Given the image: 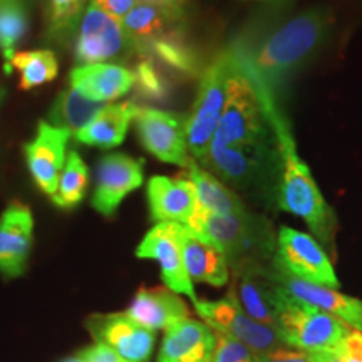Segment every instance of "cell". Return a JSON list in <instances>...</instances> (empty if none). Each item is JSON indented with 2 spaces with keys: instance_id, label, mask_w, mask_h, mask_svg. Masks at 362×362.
Segmentation results:
<instances>
[{
  "instance_id": "1",
  "label": "cell",
  "mask_w": 362,
  "mask_h": 362,
  "mask_svg": "<svg viewBox=\"0 0 362 362\" xmlns=\"http://www.w3.org/2000/svg\"><path fill=\"white\" fill-rule=\"evenodd\" d=\"M330 24L332 16L327 8L310 7L259 39L247 35L228 51L252 84L275 96L280 86L322 45Z\"/></svg>"
},
{
  "instance_id": "2",
  "label": "cell",
  "mask_w": 362,
  "mask_h": 362,
  "mask_svg": "<svg viewBox=\"0 0 362 362\" xmlns=\"http://www.w3.org/2000/svg\"><path fill=\"white\" fill-rule=\"evenodd\" d=\"M264 112L275 136L280 158V170L275 198L287 214L302 218L314 233L320 245L334 252V238L337 232V218L325 202L309 166L297 155L292 128L284 116L277 101L264 104Z\"/></svg>"
},
{
  "instance_id": "3",
  "label": "cell",
  "mask_w": 362,
  "mask_h": 362,
  "mask_svg": "<svg viewBox=\"0 0 362 362\" xmlns=\"http://www.w3.org/2000/svg\"><path fill=\"white\" fill-rule=\"evenodd\" d=\"M187 226L194 235L218 248L232 265L242 262L262 264L275 250L270 223L250 211L221 215L197 206Z\"/></svg>"
},
{
  "instance_id": "4",
  "label": "cell",
  "mask_w": 362,
  "mask_h": 362,
  "mask_svg": "<svg viewBox=\"0 0 362 362\" xmlns=\"http://www.w3.org/2000/svg\"><path fill=\"white\" fill-rule=\"evenodd\" d=\"M210 146L238 149L277 146L255 89L237 66L235 59L226 103Z\"/></svg>"
},
{
  "instance_id": "5",
  "label": "cell",
  "mask_w": 362,
  "mask_h": 362,
  "mask_svg": "<svg viewBox=\"0 0 362 362\" xmlns=\"http://www.w3.org/2000/svg\"><path fill=\"white\" fill-rule=\"evenodd\" d=\"M274 329L284 346L307 352L334 351L352 330L336 317L292 298L284 288Z\"/></svg>"
},
{
  "instance_id": "6",
  "label": "cell",
  "mask_w": 362,
  "mask_h": 362,
  "mask_svg": "<svg viewBox=\"0 0 362 362\" xmlns=\"http://www.w3.org/2000/svg\"><path fill=\"white\" fill-rule=\"evenodd\" d=\"M233 59L228 49L203 71L192 115L187 119V146L194 161L205 160L223 112Z\"/></svg>"
},
{
  "instance_id": "7",
  "label": "cell",
  "mask_w": 362,
  "mask_h": 362,
  "mask_svg": "<svg viewBox=\"0 0 362 362\" xmlns=\"http://www.w3.org/2000/svg\"><path fill=\"white\" fill-rule=\"evenodd\" d=\"M193 305L200 319L215 334L245 344L255 354L284 346L277 330L253 320L240 307L232 291L220 300H200L198 298L197 302H193Z\"/></svg>"
},
{
  "instance_id": "8",
  "label": "cell",
  "mask_w": 362,
  "mask_h": 362,
  "mask_svg": "<svg viewBox=\"0 0 362 362\" xmlns=\"http://www.w3.org/2000/svg\"><path fill=\"white\" fill-rule=\"evenodd\" d=\"M274 269L310 284L330 288L341 287L325 248L314 237L291 226L279 230Z\"/></svg>"
},
{
  "instance_id": "9",
  "label": "cell",
  "mask_w": 362,
  "mask_h": 362,
  "mask_svg": "<svg viewBox=\"0 0 362 362\" xmlns=\"http://www.w3.org/2000/svg\"><path fill=\"white\" fill-rule=\"evenodd\" d=\"M136 134L143 148L163 163L187 170L192 165L187 146V119L181 115L139 107L134 116Z\"/></svg>"
},
{
  "instance_id": "10",
  "label": "cell",
  "mask_w": 362,
  "mask_h": 362,
  "mask_svg": "<svg viewBox=\"0 0 362 362\" xmlns=\"http://www.w3.org/2000/svg\"><path fill=\"white\" fill-rule=\"evenodd\" d=\"M133 52L121 22L89 4L79 21L74 57L79 64H101Z\"/></svg>"
},
{
  "instance_id": "11",
  "label": "cell",
  "mask_w": 362,
  "mask_h": 362,
  "mask_svg": "<svg viewBox=\"0 0 362 362\" xmlns=\"http://www.w3.org/2000/svg\"><path fill=\"white\" fill-rule=\"evenodd\" d=\"M138 259L156 260L160 264L163 282L175 293H185L193 302L198 300L193 282L189 280L187 269L183 264V253L180 243V225L178 223H156L144 235L138 248Z\"/></svg>"
},
{
  "instance_id": "12",
  "label": "cell",
  "mask_w": 362,
  "mask_h": 362,
  "mask_svg": "<svg viewBox=\"0 0 362 362\" xmlns=\"http://www.w3.org/2000/svg\"><path fill=\"white\" fill-rule=\"evenodd\" d=\"M233 269L232 292L240 307L257 322L275 327L282 287L275 282L272 269L260 262H242L233 265Z\"/></svg>"
},
{
  "instance_id": "13",
  "label": "cell",
  "mask_w": 362,
  "mask_h": 362,
  "mask_svg": "<svg viewBox=\"0 0 362 362\" xmlns=\"http://www.w3.org/2000/svg\"><path fill=\"white\" fill-rule=\"evenodd\" d=\"M143 160H134L123 153L104 155L96 166V188H94V210L103 216H112L131 192L143 185Z\"/></svg>"
},
{
  "instance_id": "14",
  "label": "cell",
  "mask_w": 362,
  "mask_h": 362,
  "mask_svg": "<svg viewBox=\"0 0 362 362\" xmlns=\"http://www.w3.org/2000/svg\"><path fill=\"white\" fill-rule=\"evenodd\" d=\"M94 341L104 344L126 362H148L155 349L156 332L141 327L124 314H99L86 320Z\"/></svg>"
},
{
  "instance_id": "15",
  "label": "cell",
  "mask_w": 362,
  "mask_h": 362,
  "mask_svg": "<svg viewBox=\"0 0 362 362\" xmlns=\"http://www.w3.org/2000/svg\"><path fill=\"white\" fill-rule=\"evenodd\" d=\"M69 138V131L52 126L47 121H39L34 139L24 144V156L29 173L37 188L47 197L56 193L59 176L67 158Z\"/></svg>"
},
{
  "instance_id": "16",
  "label": "cell",
  "mask_w": 362,
  "mask_h": 362,
  "mask_svg": "<svg viewBox=\"0 0 362 362\" xmlns=\"http://www.w3.org/2000/svg\"><path fill=\"white\" fill-rule=\"evenodd\" d=\"M275 282L284 288L292 298L307 304L325 314L336 317L354 330H362V300L361 298L346 296L337 288L324 287L305 282V280L291 277L277 269H272Z\"/></svg>"
},
{
  "instance_id": "17",
  "label": "cell",
  "mask_w": 362,
  "mask_h": 362,
  "mask_svg": "<svg viewBox=\"0 0 362 362\" xmlns=\"http://www.w3.org/2000/svg\"><path fill=\"white\" fill-rule=\"evenodd\" d=\"M34 240V216L21 202H11L0 215V274L19 277L25 272Z\"/></svg>"
},
{
  "instance_id": "18",
  "label": "cell",
  "mask_w": 362,
  "mask_h": 362,
  "mask_svg": "<svg viewBox=\"0 0 362 362\" xmlns=\"http://www.w3.org/2000/svg\"><path fill=\"white\" fill-rule=\"evenodd\" d=\"M183 8L178 4H163L139 0L128 16L121 21L126 37L134 52H141L148 44L176 30H183Z\"/></svg>"
},
{
  "instance_id": "19",
  "label": "cell",
  "mask_w": 362,
  "mask_h": 362,
  "mask_svg": "<svg viewBox=\"0 0 362 362\" xmlns=\"http://www.w3.org/2000/svg\"><path fill=\"white\" fill-rule=\"evenodd\" d=\"M148 202L151 218L156 223H178L187 226L197 211V194L189 178L153 176L148 181Z\"/></svg>"
},
{
  "instance_id": "20",
  "label": "cell",
  "mask_w": 362,
  "mask_h": 362,
  "mask_svg": "<svg viewBox=\"0 0 362 362\" xmlns=\"http://www.w3.org/2000/svg\"><path fill=\"white\" fill-rule=\"evenodd\" d=\"M216 334L203 320H178L166 329L158 362H211Z\"/></svg>"
},
{
  "instance_id": "21",
  "label": "cell",
  "mask_w": 362,
  "mask_h": 362,
  "mask_svg": "<svg viewBox=\"0 0 362 362\" xmlns=\"http://www.w3.org/2000/svg\"><path fill=\"white\" fill-rule=\"evenodd\" d=\"M71 88L89 101L110 103L129 93L134 86V72L119 64H88L74 67L69 74Z\"/></svg>"
},
{
  "instance_id": "22",
  "label": "cell",
  "mask_w": 362,
  "mask_h": 362,
  "mask_svg": "<svg viewBox=\"0 0 362 362\" xmlns=\"http://www.w3.org/2000/svg\"><path fill=\"white\" fill-rule=\"evenodd\" d=\"M124 314L141 327L156 332L166 330L178 320L187 319L189 310L178 293L170 291L168 287H155L139 288Z\"/></svg>"
},
{
  "instance_id": "23",
  "label": "cell",
  "mask_w": 362,
  "mask_h": 362,
  "mask_svg": "<svg viewBox=\"0 0 362 362\" xmlns=\"http://www.w3.org/2000/svg\"><path fill=\"white\" fill-rule=\"evenodd\" d=\"M180 243L185 269L192 282L208 284L211 287H223L228 282V260L218 248L185 225H180Z\"/></svg>"
},
{
  "instance_id": "24",
  "label": "cell",
  "mask_w": 362,
  "mask_h": 362,
  "mask_svg": "<svg viewBox=\"0 0 362 362\" xmlns=\"http://www.w3.org/2000/svg\"><path fill=\"white\" fill-rule=\"evenodd\" d=\"M138 110L133 101L106 104V107L76 134V141L103 149L119 146Z\"/></svg>"
},
{
  "instance_id": "25",
  "label": "cell",
  "mask_w": 362,
  "mask_h": 362,
  "mask_svg": "<svg viewBox=\"0 0 362 362\" xmlns=\"http://www.w3.org/2000/svg\"><path fill=\"white\" fill-rule=\"evenodd\" d=\"M189 181H192L194 194H197V205L200 210L211 211V214H242L247 211L242 200L230 189L226 185L211 175L210 171L203 170L198 166L197 161H192V165L187 168Z\"/></svg>"
},
{
  "instance_id": "26",
  "label": "cell",
  "mask_w": 362,
  "mask_h": 362,
  "mask_svg": "<svg viewBox=\"0 0 362 362\" xmlns=\"http://www.w3.org/2000/svg\"><path fill=\"white\" fill-rule=\"evenodd\" d=\"M106 104L89 101L81 96L76 89H64L54 101L52 110L49 111V121L52 126L69 131L71 134H78L90 121L101 112Z\"/></svg>"
},
{
  "instance_id": "27",
  "label": "cell",
  "mask_w": 362,
  "mask_h": 362,
  "mask_svg": "<svg viewBox=\"0 0 362 362\" xmlns=\"http://www.w3.org/2000/svg\"><path fill=\"white\" fill-rule=\"evenodd\" d=\"M19 71L22 90H30L39 86L51 83L57 78L59 62L56 54L49 49H34V51H17L6 64V71Z\"/></svg>"
},
{
  "instance_id": "28",
  "label": "cell",
  "mask_w": 362,
  "mask_h": 362,
  "mask_svg": "<svg viewBox=\"0 0 362 362\" xmlns=\"http://www.w3.org/2000/svg\"><path fill=\"white\" fill-rule=\"evenodd\" d=\"M89 185V170L78 151L67 153L64 168L59 176L56 193L51 200L62 210H72L84 200Z\"/></svg>"
},
{
  "instance_id": "29",
  "label": "cell",
  "mask_w": 362,
  "mask_h": 362,
  "mask_svg": "<svg viewBox=\"0 0 362 362\" xmlns=\"http://www.w3.org/2000/svg\"><path fill=\"white\" fill-rule=\"evenodd\" d=\"M30 19L25 0H0V54L11 61L29 33Z\"/></svg>"
},
{
  "instance_id": "30",
  "label": "cell",
  "mask_w": 362,
  "mask_h": 362,
  "mask_svg": "<svg viewBox=\"0 0 362 362\" xmlns=\"http://www.w3.org/2000/svg\"><path fill=\"white\" fill-rule=\"evenodd\" d=\"M134 86L138 94L149 103H165L170 99L171 81L166 71L153 61L151 57L141 56V61L136 64Z\"/></svg>"
},
{
  "instance_id": "31",
  "label": "cell",
  "mask_w": 362,
  "mask_h": 362,
  "mask_svg": "<svg viewBox=\"0 0 362 362\" xmlns=\"http://www.w3.org/2000/svg\"><path fill=\"white\" fill-rule=\"evenodd\" d=\"M86 0H47L49 29L54 35L69 34L81 21Z\"/></svg>"
},
{
  "instance_id": "32",
  "label": "cell",
  "mask_w": 362,
  "mask_h": 362,
  "mask_svg": "<svg viewBox=\"0 0 362 362\" xmlns=\"http://www.w3.org/2000/svg\"><path fill=\"white\" fill-rule=\"evenodd\" d=\"M255 356L245 344L216 334V347L211 362H255Z\"/></svg>"
},
{
  "instance_id": "33",
  "label": "cell",
  "mask_w": 362,
  "mask_h": 362,
  "mask_svg": "<svg viewBox=\"0 0 362 362\" xmlns=\"http://www.w3.org/2000/svg\"><path fill=\"white\" fill-rule=\"evenodd\" d=\"M255 362H320V352L298 351L288 346H279L255 356Z\"/></svg>"
},
{
  "instance_id": "34",
  "label": "cell",
  "mask_w": 362,
  "mask_h": 362,
  "mask_svg": "<svg viewBox=\"0 0 362 362\" xmlns=\"http://www.w3.org/2000/svg\"><path fill=\"white\" fill-rule=\"evenodd\" d=\"M334 352L342 362H362V330L352 329Z\"/></svg>"
},
{
  "instance_id": "35",
  "label": "cell",
  "mask_w": 362,
  "mask_h": 362,
  "mask_svg": "<svg viewBox=\"0 0 362 362\" xmlns=\"http://www.w3.org/2000/svg\"><path fill=\"white\" fill-rule=\"evenodd\" d=\"M138 2L139 0H90L93 6L101 8L104 13H107L117 22L123 21Z\"/></svg>"
},
{
  "instance_id": "36",
  "label": "cell",
  "mask_w": 362,
  "mask_h": 362,
  "mask_svg": "<svg viewBox=\"0 0 362 362\" xmlns=\"http://www.w3.org/2000/svg\"><path fill=\"white\" fill-rule=\"evenodd\" d=\"M79 356L84 362H126L116 352H112L110 347L99 342H94L93 346L86 347L79 352Z\"/></svg>"
},
{
  "instance_id": "37",
  "label": "cell",
  "mask_w": 362,
  "mask_h": 362,
  "mask_svg": "<svg viewBox=\"0 0 362 362\" xmlns=\"http://www.w3.org/2000/svg\"><path fill=\"white\" fill-rule=\"evenodd\" d=\"M320 362H342V361L336 356V352L329 351V352H320Z\"/></svg>"
},
{
  "instance_id": "38",
  "label": "cell",
  "mask_w": 362,
  "mask_h": 362,
  "mask_svg": "<svg viewBox=\"0 0 362 362\" xmlns=\"http://www.w3.org/2000/svg\"><path fill=\"white\" fill-rule=\"evenodd\" d=\"M148 2H155V4H163V6H170V4H178L180 0H148Z\"/></svg>"
},
{
  "instance_id": "39",
  "label": "cell",
  "mask_w": 362,
  "mask_h": 362,
  "mask_svg": "<svg viewBox=\"0 0 362 362\" xmlns=\"http://www.w3.org/2000/svg\"><path fill=\"white\" fill-rule=\"evenodd\" d=\"M61 362H84L83 359H81V356H72V357H66V359H62Z\"/></svg>"
},
{
  "instance_id": "40",
  "label": "cell",
  "mask_w": 362,
  "mask_h": 362,
  "mask_svg": "<svg viewBox=\"0 0 362 362\" xmlns=\"http://www.w3.org/2000/svg\"><path fill=\"white\" fill-rule=\"evenodd\" d=\"M4 98H6V88H4V86L0 84V104H2Z\"/></svg>"
},
{
  "instance_id": "41",
  "label": "cell",
  "mask_w": 362,
  "mask_h": 362,
  "mask_svg": "<svg viewBox=\"0 0 362 362\" xmlns=\"http://www.w3.org/2000/svg\"><path fill=\"white\" fill-rule=\"evenodd\" d=\"M259 2H280V0H259Z\"/></svg>"
}]
</instances>
